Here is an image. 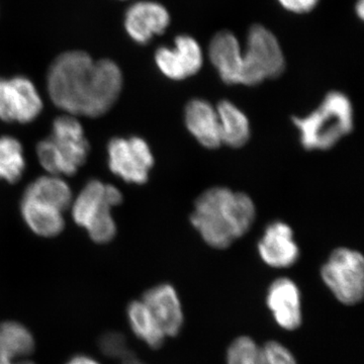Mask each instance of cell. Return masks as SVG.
I'll return each instance as SVG.
<instances>
[{
	"instance_id": "1",
	"label": "cell",
	"mask_w": 364,
	"mask_h": 364,
	"mask_svg": "<svg viewBox=\"0 0 364 364\" xmlns=\"http://www.w3.org/2000/svg\"><path fill=\"white\" fill-rule=\"evenodd\" d=\"M122 88L119 66L111 60L95 61L85 52L63 53L48 74L52 102L72 116H102L117 102Z\"/></svg>"
},
{
	"instance_id": "2",
	"label": "cell",
	"mask_w": 364,
	"mask_h": 364,
	"mask_svg": "<svg viewBox=\"0 0 364 364\" xmlns=\"http://www.w3.org/2000/svg\"><path fill=\"white\" fill-rule=\"evenodd\" d=\"M255 215L250 196L226 188H213L198 196L191 222L208 245L225 249L247 233Z\"/></svg>"
},
{
	"instance_id": "3",
	"label": "cell",
	"mask_w": 364,
	"mask_h": 364,
	"mask_svg": "<svg viewBox=\"0 0 364 364\" xmlns=\"http://www.w3.org/2000/svg\"><path fill=\"white\" fill-rule=\"evenodd\" d=\"M353 107L349 97L340 91H331L315 111L304 117H294L306 150L331 149L353 129Z\"/></svg>"
},
{
	"instance_id": "4",
	"label": "cell",
	"mask_w": 364,
	"mask_h": 364,
	"mask_svg": "<svg viewBox=\"0 0 364 364\" xmlns=\"http://www.w3.org/2000/svg\"><path fill=\"white\" fill-rule=\"evenodd\" d=\"M41 165L51 176H73L90 154L82 126L72 116L60 117L53 124L49 138L37 147Z\"/></svg>"
},
{
	"instance_id": "5",
	"label": "cell",
	"mask_w": 364,
	"mask_h": 364,
	"mask_svg": "<svg viewBox=\"0 0 364 364\" xmlns=\"http://www.w3.org/2000/svg\"><path fill=\"white\" fill-rule=\"evenodd\" d=\"M122 200L123 196L119 189L95 179L86 184L74 200L72 215L76 224L87 230L93 241L107 243L117 232L112 208Z\"/></svg>"
},
{
	"instance_id": "6",
	"label": "cell",
	"mask_w": 364,
	"mask_h": 364,
	"mask_svg": "<svg viewBox=\"0 0 364 364\" xmlns=\"http://www.w3.org/2000/svg\"><path fill=\"white\" fill-rule=\"evenodd\" d=\"M242 63L240 85L246 86L279 77L286 68V59L279 40L262 25H254L249 30Z\"/></svg>"
},
{
	"instance_id": "7",
	"label": "cell",
	"mask_w": 364,
	"mask_h": 364,
	"mask_svg": "<svg viewBox=\"0 0 364 364\" xmlns=\"http://www.w3.org/2000/svg\"><path fill=\"white\" fill-rule=\"evenodd\" d=\"M321 277L343 305L353 306L363 301L364 259L358 251L349 248L333 251L321 269Z\"/></svg>"
},
{
	"instance_id": "8",
	"label": "cell",
	"mask_w": 364,
	"mask_h": 364,
	"mask_svg": "<svg viewBox=\"0 0 364 364\" xmlns=\"http://www.w3.org/2000/svg\"><path fill=\"white\" fill-rule=\"evenodd\" d=\"M107 151L112 173L129 183L143 184L148 181L154 158L147 142L142 138L112 139Z\"/></svg>"
},
{
	"instance_id": "9",
	"label": "cell",
	"mask_w": 364,
	"mask_h": 364,
	"mask_svg": "<svg viewBox=\"0 0 364 364\" xmlns=\"http://www.w3.org/2000/svg\"><path fill=\"white\" fill-rule=\"evenodd\" d=\"M42 109V100L32 81L21 76L0 79V119L9 123H30Z\"/></svg>"
},
{
	"instance_id": "10",
	"label": "cell",
	"mask_w": 364,
	"mask_h": 364,
	"mask_svg": "<svg viewBox=\"0 0 364 364\" xmlns=\"http://www.w3.org/2000/svg\"><path fill=\"white\" fill-rule=\"evenodd\" d=\"M155 62L163 75L171 80L181 81L200 71L203 64L202 48L195 38L181 35L174 46L160 47L155 53Z\"/></svg>"
},
{
	"instance_id": "11",
	"label": "cell",
	"mask_w": 364,
	"mask_h": 364,
	"mask_svg": "<svg viewBox=\"0 0 364 364\" xmlns=\"http://www.w3.org/2000/svg\"><path fill=\"white\" fill-rule=\"evenodd\" d=\"M267 304L275 323L287 331L299 329L303 322L301 296L296 282L277 279L268 287Z\"/></svg>"
},
{
	"instance_id": "12",
	"label": "cell",
	"mask_w": 364,
	"mask_h": 364,
	"mask_svg": "<svg viewBox=\"0 0 364 364\" xmlns=\"http://www.w3.org/2000/svg\"><path fill=\"white\" fill-rule=\"evenodd\" d=\"M166 7L155 1H139L129 7L124 28L129 36L139 43L147 44L155 36L162 35L170 25Z\"/></svg>"
},
{
	"instance_id": "13",
	"label": "cell",
	"mask_w": 364,
	"mask_h": 364,
	"mask_svg": "<svg viewBox=\"0 0 364 364\" xmlns=\"http://www.w3.org/2000/svg\"><path fill=\"white\" fill-rule=\"evenodd\" d=\"M149 309L166 337H174L183 327L181 299L171 284H161L148 289L141 299Z\"/></svg>"
},
{
	"instance_id": "14",
	"label": "cell",
	"mask_w": 364,
	"mask_h": 364,
	"mask_svg": "<svg viewBox=\"0 0 364 364\" xmlns=\"http://www.w3.org/2000/svg\"><path fill=\"white\" fill-rule=\"evenodd\" d=\"M258 253L265 264L273 268L293 267L299 257V248L289 225L274 222L268 225L258 242Z\"/></svg>"
},
{
	"instance_id": "15",
	"label": "cell",
	"mask_w": 364,
	"mask_h": 364,
	"mask_svg": "<svg viewBox=\"0 0 364 364\" xmlns=\"http://www.w3.org/2000/svg\"><path fill=\"white\" fill-rule=\"evenodd\" d=\"M208 57L225 83L240 85L243 51L233 33L223 31L215 35L208 46Z\"/></svg>"
},
{
	"instance_id": "16",
	"label": "cell",
	"mask_w": 364,
	"mask_h": 364,
	"mask_svg": "<svg viewBox=\"0 0 364 364\" xmlns=\"http://www.w3.org/2000/svg\"><path fill=\"white\" fill-rule=\"evenodd\" d=\"M184 121L186 128L198 142L208 149L221 147L219 117L217 109L200 98L191 100L186 107Z\"/></svg>"
},
{
	"instance_id": "17",
	"label": "cell",
	"mask_w": 364,
	"mask_h": 364,
	"mask_svg": "<svg viewBox=\"0 0 364 364\" xmlns=\"http://www.w3.org/2000/svg\"><path fill=\"white\" fill-rule=\"evenodd\" d=\"M35 339L30 330L16 321L0 323V364H36L30 356Z\"/></svg>"
},
{
	"instance_id": "18",
	"label": "cell",
	"mask_w": 364,
	"mask_h": 364,
	"mask_svg": "<svg viewBox=\"0 0 364 364\" xmlns=\"http://www.w3.org/2000/svg\"><path fill=\"white\" fill-rule=\"evenodd\" d=\"M21 214L28 226L39 236H57L65 226L61 210L33 198H23Z\"/></svg>"
},
{
	"instance_id": "19",
	"label": "cell",
	"mask_w": 364,
	"mask_h": 364,
	"mask_svg": "<svg viewBox=\"0 0 364 364\" xmlns=\"http://www.w3.org/2000/svg\"><path fill=\"white\" fill-rule=\"evenodd\" d=\"M219 117L222 145L243 147L250 139V123L246 114L229 100H222L215 107Z\"/></svg>"
},
{
	"instance_id": "20",
	"label": "cell",
	"mask_w": 364,
	"mask_h": 364,
	"mask_svg": "<svg viewBox=\"0 0 364 364\" xmlns=\"http://www.w3.org/2000/svg\"><path fill=\"white\" fill-rule=\"evenodd\" d=\"M23 198H33L48 203L65 212L72 203V193L68 184L58 176L39 177L28 186Z\"/></svg>"
},
{
	"instance_id": "21",
	"label": "cell",
	"mask_w": 364,
	"mask_h": 364,
	"mask_svg": "<svg viewBox=\"0 0 364 364\" xmlns=\"http://www.w3.org/2000/svg\"><path fill=\"white\" fill-rule=\"evenodd\" d=\"M129 323L134 334L150 348L158 349L164 344V332L141 299L131 301L127 309Z\"/></svg>"
},
{
	"instance_id": "22",
	"label": "cell",
	"mask_w": 364,
	"mask_h": 364,
	"mask_svg": "<svg viewBox=\"0 0 364 364\" xmlns=\"http://www.w3.org/2000/svg\"><path fill=\"white\" fill-rule=\"evenodd\" d=\"M26 167L23 147L11 136L0 138V179L14 183L20 181Z\"/></svg>"
},
{
	"instance_id": "23",
	"label": "cell",
	"mask_w": 364,
	"mask_h": 364,
	"mask_svg": "<svg viewBox=\"0 0 364 364\" xmlns=\"http://www.w3.org/2000/svg\"><path fill=\"white\" fill-rule=\"evenodd\" d=\"M227 364H267L261 347L252 338L238 337L227 351Z\"/></svg>"
},
{
	"instance_id": "24",
	"label": "cell",
	"mask_w": 364,
	"mask_h": 364,
	"mask_svg": "<svg viewBox=\"0 0 364 364\" xmlns=\"http://www.w3.org/2000/svg\"><path fill=\"white\" fill-rule=\"evenodd\" d=\"M97 344L102 353L109 358L122 360L132 352L127 346L124 335L119 332L104 333L98 339Z\"/></svg>"
},
{
	"instance_id": "25",
	"label": "cell",
	"mask_w": 364,
	"mask_h": 364,
	"mask_svg": "<svg viewBox=\"0 0 364 364\" xmlns=\"http://www.w3.org/2000/svg\"><path fill=\"white\" fill-rule=\"evenodd\" d=\"M267 364H298L294 354L284 344L272 340L261 347Z\"/></svg>"
},
{
	"instance_id": "26",
	"label": "cell",
	"mask_w": 364,
	"mask_h": 364,
	"mask_svg": "<svg viewBox=\"0 0 364 364\" xmlns=\"http://www.w3.org/2000/svg\"><path fill=\"white\" fill-rule=\"evenodd\" d=\"M277 1L289 13L305 14L315 9L320 0H277Z\"/></svg>"
},
{
	"instance_id": "27",
	"label": "cell",
	"mask_w": 364,
	"mask_h": 364,
	"mask_svg": "<svg viewBox=\"0 0 364 364\" xmlns=\"http://www.w3.org/2000/svg\"><path fill=\"white\" fill-rule=\"evenodd\" d=\"M65 364H100L95 359L90 358L86 355H77L72 358L68 363Z\"/></svg>"
},
{
	"instance_id": "28",
	"label": "cell",
	"mask_w": 364,
	"mask_h": 364,
	"mask_svg": "<svg viewBox=\"0 0 364 364\" xmlns=\"http://www.w3.org/2000/svg\"><path fill=\"white\" fill-rule=\"evenodd\" d=\"M121 361L122 364H145L142 363L140 359L136 358L132 352L129 355H127L126 358L122 359Z\"/></svg>"
},
{
	"instance_id": "29",
	"label": "cell",
	"mask_w": 364,
	"mask_h": 364,
	"mask_svg": "<svg viewBox=\"0 0 364 364\" xmlns=\"http://www.w3.org/2000/svg\"><path fill=\"white\" fill-rule=\"evenodd\" d=\"M355 9L358 18L363 20L364 16V0H358Z\"/></svg>"
}]
</instances>
